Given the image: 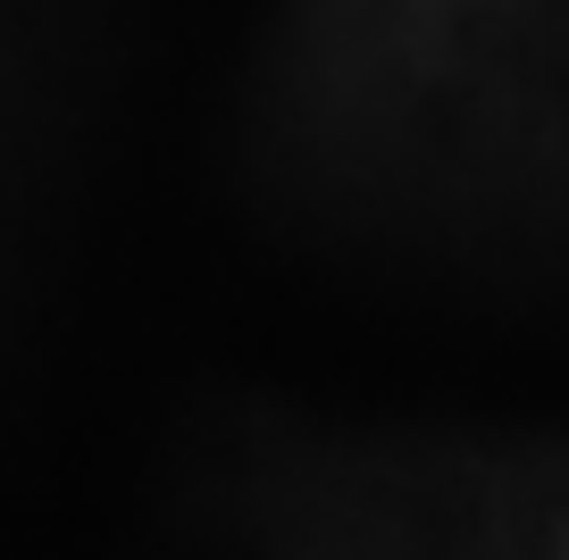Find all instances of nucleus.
I'll use <instances>...</instances> for the list:
<instances>
[]
</instances>
